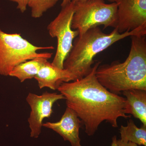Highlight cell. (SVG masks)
Masks as SVG:
<instances>
[{
  "label": "cell",
  "mask_w": 146,
  "mask_h": 146,
  "mask_svg": "<svg viewBox=\"0 0 146 146\" xmlns=\"http://www.w3.org/2000/svg\"><path fill=\"white\" fill-rule=\"evenodd\" d=\"M54 48L52 46H35L20 33H6L0 28V75L9 76L15 67L27 60L37 58L48 60L52 57V53L38 51Z\"/></svg>",
  "instance_id": "obj_4"
},
{
  "label": "cell",
  "mask_w": 146,
  "mask_h": 146,
  "mask_svg": "<svg viewBox=\"0 0 146 146\" xmlns=\"http://www.w3.org/2000/svg\"><path fill=\"white\" fill-rule=\"evenodd\" d=\"M117 23L121 34L146 27V0H116Z\"/></svg>",
  "instance_id": "obj_8"
},
{
  "label": "cell",
  "mask_w": 146,
  "mask_h": 146,
  "mask_svg": "<svg viewBox=\"0 0 146 146\" xmlns=\"http://www.w3.org/2000/svg\"><path fill=\"white\" fill-rule=\"evenodd\" d=\"M74 3L71 27L78 31V36L101 25L104 26V29L117 27L118 6L116 2L106 4L104 0H89Z\"/></svg>",
  "instance_id": "obj_5"
},
{
  "label": "cell",
  "mask_w": 146,
  "mask_h": 146,
  "mask_svg": "<svg viewBox=\"0 0 146 146\" xmlns=\"http://www.w3.org/2000/svg\"><path fill=\"white\" fill-rule=\"evenodd\" d=\"M146 35V27L122 34L117 28L109 34L103 32L99 27L90 29L74 39L72 48L63 63V68L72 74L75 80L83 78L91 72L94 58L99 53L127 36Z\"/></svg>",
  "instance_id": "obj_3"
},
{
  "label": "cell",
  "mask_w": 146,
  "mask_h": 146,
  "mask_svg": "<svg viewBox=\"0 0 146 146\" xmlns=\"http://www.w3.org/2000/svg\"><path fill=\"white\" fill-rule=\"evenodd\" d=\"M58 0H28V6L31 9L32 17L41 18L48 9L52 8Z\"/></svg>",
  "instance_id": "obj_14"
},
{
  "label": "cell",
  "mask_w": 146,
  "mask_h": 146,
  "mask_svg": "<svg viewBox=\"0 0 146 146\" xmlns=\"http://www.w3.org/2000/svg\"><path fill=\"white\" fill-rule=\"evenodd\" d=\"M72 0H63L62 3H61V7H63L67 5L68 4L71 2Z\"/></svg>",
  "instance_id": "obj_18"
},
{
  "label": "cell",
  "mask_w": 146,
  "mask_h": 146,
  "mask_svg": "<svg viewBox=\"0 0 146 146\" xmlns=\"http://www.w3.org/2000/svg\"><path fill=\"white\" fill-rule=\"evenodd\" d=\"M82 121L75 112L67 107L61 119L56 122L43 123L42 127L50 129L68 141L72 146H82L79 137Z\"/></svg>",
  "instance_id": "obj_9"
},
{
  "label": "cell",
  "mask_w": 146,
  "mask_h": 146,
  "mask_svg": "<svg viewBox=\"0 0 146 146\" xmlns=\"http://www.w3.org/2000/svg\"><path fill=\"white\" fill-rule=\"evenodd\" d=\"M89 1V0H72V1L74 3L79 2L85 1ZM110 1L116 2V0H108Z\"/></svg>",
  "instance_id": "obj_19"
},
{
  "label": "cell",
  "mask_w": 146,
  "mask_h": 146,
  "mask_svg": "<svg viewBox=\"0 0 146 146\" xmlns=\"http://www.w3.org/2000/svg\"><path fill=\"white\" fill-rule=\"evenodd\" d=\"M16 3L17 5V8L21 13H23L27 10L28 0H8Z\"/></svg>",
  "instance_id": "obj_15"
},
{
  "label": "cell",
  "mask_w": 146,
  "mask_h": 146,
  "mask_svg": "<svg viewBox=\"0 0 146 146\" xmlns=\"http://www.w3.org/2000/svg\"><path fill=\"white\" fill-rule=\"evenodd\" d=\"M100 63L96 62L83 78L63 82L57 89L65 97L67 107L72 109L83 123L89 136L94 135L104 121L116 128L119 118L131 117L125 113V98L110 92L98 80L96 71Z\"/></svg>",
  "instance_id": "obj_1"
},
{
  "label": "cell",
  "mask_w": 146,
  "mask_h": 146,
  "mask_svg": "<svg viewBox=\"0 0 146 146\" xmlns=\"http://www.w3.org/2000/svg\"><path fill=\"white\" fill-rule=\"evenodd\" d=\"M74 13V3L71 1L62 7L58 15L47 27L50 36L57 39L56 52L51 63L59 69H64V61L72 48L74 40L79 35L78 31L71 27Z\"/></svg>",
  "instance_id": "obj_6"
},
{
  "label": "cell",
  "mask_w": 146,
  "mask_h": 146,
  "mask_svg": "<svg viewBox=\"0 0 146 146\" xmlns=\"http://www.w3.org/2000/svg\"><path fill=\"white\" fill-rule=\"evenodd\" d=\"M111 146H118L117 144V136H115L112 138V142Z\"/></svg>",
  "instance_id": "obj_17"
},
{
  "label": "cell",
  "mask_w": 146,
  "mask_h": 146,
  "mask_svg": "<svg viewBox=\"0 0 146 146\" xmlns=\"http://www.w3.org/2000/svg\"><path fill=\"white\" fill-rule=\"evenodd\" d=\"M130 36V50L125 61L100 64L96 71L101 84L117 95L131 89L146 91V35Z\"/></svg>",
  "instance_id": "obj_2"
},
{
  "label": "cell",
  "mask_w": 146,
  "mask_h": 146,
  "mask_svg": "<svg viewBox=\"0 0 146 146\" xmlns=\"http://www.w3.org/2000/svg\"><path fill=\"white\" fill-rule=\"evenodd\" d=\"M122 94L127 101L125 114H131L146 126V91L131 89Z\"/></svg>",
  "instance_id": "obj_11"
},
{
  "label": "cell",
  "mask_w": 146,
  "mask_h": 146,
  "mask_svg": "<svg viewBox=\"0 0 146 146\" xmlns=\"http://www.w3.org/2000/svg\"><path fill=\"white\" fill-rule=\"evenodd\" d=\"M121 141L132 142L139 146H146V126L142 124L138 127L132 120L127 121L126 126L121 125L120 129Z\"/></svg>",
  "instance_id": "obj_13"
},
{
  "label": "cell",
  "mask_w": 146,
  "mask_h": 146,
  "mask_svg": "<svg viewBox=\"0 0 146 146\" xmlns=\"http://www.w3.org/2000/svg\"><path fill=\"white\" fill-rule=\"evenodd\" d=\"M34 78L38 82L39 89L46 87L53 90H57L63 82L75 80L70 72L55 67L48 60L45 61Z\"/></svg>",
  "instance_id": "obj_10"
},
{
  "label": "cell",
  "mask_w": 146,
  "mask_h": 146,
  "mask_svg": "<svg viewBox=\"0 0 146 146\" xmlns=\"http://www.w3.org/2000/svg\"><path fill=\"white\" fill-rule=\"evenodd\" d=\"M117 144L118 146H139L137 144L131 142H125L121 141L120 139L117 140Z\"/></svg>",
  "instance_id": "obj_16"
},
{
  "label": "cell",
  "mask_w": 146,
  "mask_h": 146,
  "mask_svg": "<svg viewBox=\"0 0 146 146\" xmlns=\"http://www.w3.org/2000/svg\"><path fill=\"white\" fill-rule=\"evenodd\" d=\"M65 99L61 94L44 92L41 95L29 93L26 101L31 111L28 119L32 138H37L41 133L43 121L50 117L53 112L52 107L56 102Z\"/></svg>",
  "instance_id": "obj_7"
},
{
  "label": "cell",
  "mask_w": 146,
  "mask_h": 146,
  "mask_svg": "<svg viewBox=\"0 0 146 146\" xmlns=\"http://www.w3.org/2000/svg\"><path fill=\"white\" fill-rule=\"evenodd\" d=\"M47 59L37 58L21 63L13 68L9 76L18 78L21 82L34 78Z\"/></svg>",
  "instance_id": "obj_12"
}]
</instances>
